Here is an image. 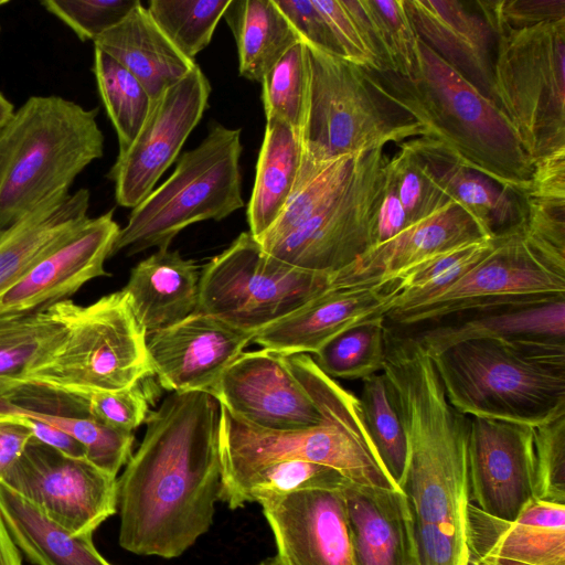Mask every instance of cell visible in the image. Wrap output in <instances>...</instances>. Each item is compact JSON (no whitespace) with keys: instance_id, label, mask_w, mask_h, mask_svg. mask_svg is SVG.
I'll list each match as a JSON object with an SVG mask.
<instances>
[{"instance_id":"cell-1","label":"cell","mask_w":565,"mask_h":565,"mask_svg":"<svg viewBox=\"0 0 565 565\" xmlns=\"http://www.w3.org/2000/svg\"><path fill=\"white\" fill-rule=\"evenodd\" d=\"M117 479L119 544L174 558L205 534L218 500L221 404L209 391L171 392Z\"/></svg>"},{"instance_id":"cell-2","label":"cell","mask_w":565,"mask_h":565,"mask_svg":"<svg viewBox=\"0 0 565 565\" xmlns=\"http://www.w3.org/2000/svg\"><path fill=\"white\" fill-rule=\"evenodd\" d=\"M382 371L409 440L403 491L420 565H470V418L450 405L430 356L416 341L386 330Z\"/></svg>"},{"instance_id":"cell-3","label":"cell","mask_w":565,"mask_h":565,"mask_svg":"<svg viewBox=\"0 0 565 565\" xmlns=\"http://www.w3.org/2000/svg\"><path fill=\"white\" fill-rule=\"evenodd\" d=\"M379 97L403 111L459 163L518 195L533 162L501 109L420 39L413 74L363 70Z\"/></svg>"},{"instance_id":"cell-4","label":"cell","mask_w":565,"mask_h":565,"mask_svg":"<svg viewBox=\"0 0 565 565\" xmlns=\"http://www.w3.org/2000/svg\"><path fill=\"white\" fill-rule=\"evenodd\" d=\"M286 358L324 420L310 428L275 431L252 426L221 406V481L273 461L306 460L329 466L355 484L399 489L366 433L358 396L323 373L309 354Z\"/></svg>"},{"instance_id":"cell-5","label":"cell","mask_w":565,"mask_h":565,"mask_svg":"<svg viewBox=\"0 0 565 565\" xmlns=\"http://www.w3.org/2000/svg\"><path fill=\"white\" fill-rule=\"evenodd\" d=\"M430 359L467 416L536 427L565 415V340L472 339Z\"/></svg>"},{"instance_id":"cell-6","label":"cell","mask_w":565,"mask_h":565,"mask_svg":"<svg viewBox=\"0 0 565 565\" xmlns=\"http://www.w3.org/2000/svg\"><path fill=\"white\" fill-rule=\"evenodd\" d=\"M99 109L31 96L0 126V235L63 194L104 154Z\"/></svg>"},{"instance_id":"cell-7","label":"cell","mask_w":565,"mask_h":565,"mask_svg":"<svg viewBox=\"0 0 565 565\" xmlns=\"http://www.w3.org/2000/svg\"><path fill=\"white\" fill-rule=\"evenodd\" d=\"M242 152L241 129L212 122L200 145L183 152L172 174L132 209L110 256L169 248L186 226L242 209Z\"/></svg>"},{"instance_id":"cell-8","label":"cell","mask_w":565,"mask_h":565,"mask_svg":"<svg viewBox=\"0 0 565 565\" xmlns=\"http://www.w3.org/2000/svg\"><path fill=\"white\" fill-rule=\"evenodd\" d=\"M494 36L493 103L534 162L565 150V19Z\"/></svg>"},{"instance_id":"cell-9","label":"cell","mask_w":565,"mask_h":565,"mask_svg":"<svg viewBox=\"0 0 565 565\" xmlns=\"http://www.w3.org/2000/svg\"><path fill=\"white\" fill-rule=\"evenodd\" d=\"M54 305L66 322L65 339L25 381L85 394L124 390L152 375L146 334L122 290L88 306L71 299Z\"/></svg>"},{"instance_id":"cell-10","label":"cell","mask_w":565,"mask_h":565,"mask_svg":"<svg viewBox=\"0 0 565 565\" xmlns=\"http://www.w3.org/2000/svg\"><path fill=\"white\" fill-rule=\"evenodd\" d=\"M309 64L303 151L316 159L367 152L427 137L413 118L377 96L363 68L306 43Z\"/></svg>"},{"instance_id":"cell-11","label":"cell","mask_w":565,"mask_h":565,"mask_svg":"<svg viewBox=\"0 0 565 565\" xmlns=\"http://www.w3.org/2000/svg\"><path fill=\"white\" fill-rule=\"evenodd\" d=\"M330 278L268 255L243 232L203 266L196 312L255 334L329 289Z\"/></svg>"},{"instance_id":"cell-12","label":"cell","mask_w":565,"mask_h":565,"mask_svg":"<svg viewBox=\"0 0 565 565\" xmlns=\"http://www.w3.org/2000/svg\"><path fill=\"white\" fill-rule=\"evenodd\" d=\"M384 148L354 156L341 190L277 241L262 246L294 267L333 275L373 246L376 212L388 161Z\"/></svg>"},{"instance_id":"cell-13","label":"cell","mask_w":565,"mask_h":565,"mask_svg":"<svg viewBox=\"0 0 565 565\" xmlns=\"http://www.w3.org/2000/svg\"><path fill=\"white\" fill-rule=\"evenodd\" d=\"M495 238L494 248L456 284L422 303L391 310L385 324L407 327L465 310L565 299V269L533 252L515 230Z\"/></svg>"},{"instance_id":"cell-14","label":"cell","mask_w":565,"mask_h":565,"mask_svg":"<svg viewBox=\"0 0 565 565\" xmlns=\"http://www.w3.org/2000/svg\"><path fill=\"white\" fill-rule=\"evenodd\" d=\"M2 483L75 536H93L117 512V477L35 438Z\"/></svg>"},{"instance_id":"cell-15","label":"cell","mask_w":565,"mask_h":565,"mask_svg":"<svg viewBox=\"0 0 565 565\" xmlns=\"http://www.w3.org/2000/svg\"><path fill=\"white\" fill-rule=\"evenodd\" d=\"M210 93V82L196 64L152 102L137 137L107 174L118 205L134 209L151 193L201 120Z\"/></svg>"},{"instance_id":"cell-16","label":"cell","mask_w":565,"mask_h":565,"mask_svg":"<svg viewBox=\"0 0 565 565\" xmlns=\"http://www.w3.org/2000/svg\"><path fill=\"white\" fill-rule=\"evenodd\" d=\"M209 392L232 415L262 429L296 430L324 420L286 355L265 349L242 352Z\"/></svg>"},{"instance_id":"cell-17","label":"cell","mask_w":565,"mask_h":565,"mask_svg":"<svg viewBox=\"0 0 565 565\" xmlns=\"http://www.w3.org/2000/svg\"><path fill=\"white\" fill-rule=\"evenodd\" d=\"M468 471L471 503L512 521L534 498V427L470 417Z\"/></svg>"},{"instance_id":"cell-18","label":"cell","mask_w":565,"mask_h":565,"mask_svg":"<svg viewBox=\"0 0 565 565\" xmlns=\"http://www.w3.org/2000/svg\"><path fill=\"white\" fill-rule=\"evenodd\" d=\"M343 488H317L262 499L279 565H355Z\"/></svg>"},{"instance_id":"cell-19","label":"cell","mask_w":565,"mask_h":565,"mask_svg":"<svg viewBox=\"0 0 565 565\" xmlns=\"http://www.w3.org/2000/svg\"><path fill=\"white\" fill-rule=\"evenodd\" d=\"M254 334L195 312L146 337L152 375L170 392L210 391Z\"/></svg>"},{"instance_id":"cell-20","label":"cell","mask_w":565,"mask_h":565,"mask_svg":"<svg viewBox=\"0 0 565 565\" xmlns=\"http://www.w3.org/2000/svg\"><path fill=\"white\" fill-rule=\"evenodd\" d=\"M119 225L113 210L81 225L0 295V315L29 313L70 299L87 281L109 276L110 257Z\"/></svg>"},{"instance_id":"cell-21","label":"cell","mask_w":565,"mask_h":565,"mask_svg":"<svg viewBox=\"0 0 565 565\" xmlns=\"http://www.w3.org/2000/svg\"><path fill=\"white\" fill-rule=\"evenodd\" d=\"M401 292L398 280L330 288L254 334V343L282 355L316 354L332 338L359 323L385 318Z\"/></svg>"},{"instance_id":"cell-22","label":"cell","mask_w":565,"mask_h":565,"mask_svg":"<svg viewBox=\"0 0 565 565\" xmlns=\"http://www.w3.org/2000/svg\"><path fill=\"white\" fill-rule=\"evenodd\" d=\"M487 237L472 216L452 199L409 224L393 238L374 245L331 275L330 288L374 286L395 280L419 263Z\"/></svg>"},{"instance_id":"cell-23","label":"cell","mask_w":565,"mask_h":565,"mask_svg":"<svg viewBox=\"0 0 565 565\" xmlns=\"http://www.w3.org/2000/svg\"><path fill=\"white\" fill-rule=\"evenodd\" d=\"M478 565H565V504L533 498L512 521L469 508Z\"/></svg>"},{"instance_id":"cell-24","label":"cell","mask_w":565,"mask_h":565,"mask_svg":"<svg viewBox=\"0 0 565 565\" xmlns=\"http://www.w3.org/2000/svg\"><path fill=\"white\" fill-rule=\"evenodd\" d=\"M0 415L29 417L65 431L84 447L87 460L115 477L132 455L134 433L96 420L83 394L21 382L0 394Z\"/></svg>"},{"instance_id":"cell-25","label":"cell","mask_w":565,"mask_h":565,"mask_svg":"<svg viewBox=\"0 0 565 565\" xmlns=\"http://www.w3.org/2000/svg\"><path fill=\"white\" fill-rule=\"evenodd\" d=\"M386 328L416 341L429 356L472 339L565 340V299L478 308L413 326Z\"/></svg>"},{"instance_id":"cell-26","label":"cell","mask_w":565,"mask_h":565,"mask_svg":"<svg viewBox=\"0 0 565 565\" xmlns=\"http://www.w3.org/2000/svg\"><path fill=\"white\" fill-rule=\"evenodd\" d=\"M355 565H420L408 499L399 489H342Z\"/></svg>"},{"instance_id":"cell-27","label":"cell","mask_w":565,"mask_h":565,"mask_svg":"<svg viewBox=\"0 0 565 565\" xmlns=\"http://www.w3.org/2000/svg\"><path fill=\"white\" fill-rule=\"evenodd\" d=\"M419 39L493 102L494 36L457 0H405Z\"/></svg>"},{"instance_id":"cell-28","label":"cell","mask_w":565,"mask_h":565,"mask_svg":"<svg viewBox=\"0 0 565 565\" xmlns=\"http://www.w3.org/2000/svg\"><path fill=\"white\" fill-rule=\"evenodd\" d=\"M200 267L178 250L157 249L130 271L121 289L146 337L198 311Z\"/></svg>"},{"instance_id":"cell-29","label":"cell","mask_w":565,"mask_h":565,"mask_svg":"<svg viewBox=\"0 0 565 565\" xmlns=\"http://www.w3.org/2000/svg\"><path fill=\"white\" fill-rule=\"evenodd\" d=\"M93 43L94 47L128 70L143 85L152 100L158 99L196 65L177 50L141 2Z\"/></svg>"},{"instance_id":"cell-30","label":"cell","mask_w":565,"mask_h":565,"mask_svg":"<svg viewBox=\"0 0 565 565\" xmlns=\"http://www.w3.org/2000/svg\"><path fill=\"white\" fill-rule=\"evenodd\" d=\"M90 193L55 196L0 235V295L88 220Z\"/></svg>"},{"instance_id":"cell-31","label":"cell","mask_w":565,"mask_h":565,"mask_svg":"<svg viewBox=\"0 0 565 565\" xmlns=\"http://www.w3.org/2000/svg\"><path fill=\"white\" fill-rule=\"evenodd\" d=\"M416 141L439 190L469 213L487 237L518 226L522 215L520 195L462 166L434 139L419 137Z\"/></svg>"},{"instance_id":"cell-32","label":"cell","mask_w":565,"mask_h":565,"mask_svg":"<svg viewBox=\"0 0 565 565\" xmlns=\"http://www.w3.org/2000/svg\"><path fill=\"white\" fill-rule=\"evenodd\" d=\"M302 151L300 132L278 119L266 118L247 205L248 232L256 239L267 232L285 209L299 173Z\"/></svg>"},{"instance_id":"cell-33","label":"cell","mask_w":565,"mask_h":565,"mask_svg":"<svg viewBox=\"0 0 565 565\" xmlns=\"http://www.w3.org/2000/svg\"><path fill=\"white\" fill-rule=\"evenodd\" d=\"M0 510L18 550L34 565H113L97 551L93 536L72 535L3 483Z\"/></svg>"},{"instance_id":"cell-34","label":"cell","mask_w":565,"mask_h":565,"mask_svg":"<svg viewBox=\"0 0 565 565\" xmlns=\"http://www.w3.org/2000/svg\"><path fill=\"white\" fill-rule=\"evenodd\" d=\"M224 18L236 41L239 75L253 82L302 41L274 0H231Z\"/></svg>"},{"instance_id":"cell-35","label":"cell","mask_w":565,"mask_h":565,"mask_svg":"<svg viewBox=\"0 0 565 565\" xmlns=\"http://www.w3.org/2000/svg\"><path fill=\"white\" fill-rule=\"evenodd\" d=\"M66 332L55 305L29 313L0 315V394L44 364Z\"/></svg>"},{"instance_id":"cell-36","label":"cell","mask_w":565,"mask_h":565,"mask_svg":"<svg viewBox=\"0 0 565 565\" xmlns=\"http://www.w3.org/2000/svg\"><path fill=\"white\" fill-rule=\"evenodd\" d=\"M358 398L372 445L386 472L403 491L411 456L409 440L385 373L382 371L362 380Z\"/></svg>"},{"instance_id":"cell-37","label":"cell","mask_w":565,"mask_h":565,"mask_svg":"<svg viewBox=\"0 0 565 565\" xmlns=\"http://www.w3.org/2000/svg\"><path fill=\"white\" fill-rule=\"evenodd\" d=\"M355 154L316 159L302 151L292 192L281 214L257 239L260 246L282 237L326 205L343 186Z\"/></svg>"},{"instance_id":"cell-38","label":"cell","mask_w":565,"mask_h":565,"mask_svg":"<svg viewBox=\"0 0 565 565\" xmlns=\"http://www.w3.org/2000/svg\"><path fill=\"white\" fill-rule=\"evenodd\" d=\"M92 71L103 105L117 134L118 153H121L137 137L153 100L128 70L96 47Z\"/></svg>"},{"instance_id":"cell-39","label":"cell","mask_w":565,"mask_h":565,"mask_svg":"<svg viewBox=\"0 0 565 565\" xmlns=\"http://www.w3.org/2000/svg\"><path fill=\"white\" fill-rule=\"evenodd\" d=\"M385 318L351 327L316 354L318 367L332 379L364 380L383 370L386 353Z\"/></svg>"},{"instance_id":"cell-40","label":"cell","mask_w":565,"mask_h":565,"mask_svg":"<svg viewBox=\"0 0 565 565\" xmlns=\"http://www.w3.org/2000/svg\"><path fill=\"white\" fill-rule=\"evenodd\" d=\"M495 242L492 237L463 244L403 271L396 278L401 292L393 309L416 306L441 294L483 259Z\"/></svg>"},{"instance_id":"cell-41","label":"cell","mask_w":565,"mask_h":565,"mask_svg":"<svg viewBox=\"0 0 565 565\" xmlns=\"http://www.w3.org/2000/svg\"><path fill=\"white\" fill-rule=\"evenodd\" d=\"M231 0H151L147 10L186 58L194 61L211 42Z\"/></svg>"},{"instance_id":"cell-42","label":"cell","mask_w":565,"mask_h":565,"mask_svg":"<svg viewBox=\"0 0 565 565\" xmlns=\"http://www.w3.org/2000/svg\"><path fill=\"white\" fill-rule=\"evenodd\" d=\"M260 83L266 118L278 119L302 136L309 97V64L305 42L291 46Z\"/></svg>"},{"instance_id":"cell-43","label":"cell","mask_w":565,"mask_h":565,"mask_svg":"<svg viewBox=\"0 0 565 565\" xmlns=\"http://www.w3.org/2000/svg\"><path fill=\"white\" fill-rule=\"evenodd\" d=\"M359 4L384 70L409 78L416 64L419 36L405 0H359Z\"/></svg>"},{"instance_id":"cell-44","label":"cell","mask_w":565,"mask_h":565,"mask_svg":"<svg viewBox=\"0 0 565 565\" xmlns=\"http://www.w3.org/2000/svg\"><path fill=\"white\" fill-rule=\"evenodd\" d=\"M386 174L404 207L407 226L439 209L450 198L438 188L416 138L398 145L388 158Z\"/></svg>"},{"instance_id":"cell-45","label":"cell","mask_w":565,"mask_h":565,"mask_svg":"<svg viewBox=\"0 0 565 565\" xmlns=\"http://www.w3.org/2000/svg\"><path fill=\"white\" fill-rule=\"evenodd\" d=\"M326 19L340 55L371 72H384L359 0H312Z\"/></svg>"},{"instance_id":"cell-46","label":"cell","mask_w":565,"mask_h":565,"mask_svg":"<svg viewBox=\"0 0 565 565\" xmlns=\"http://www.w3.org/2000/svg\"><path fill=\"white\" fill-rule=\"evenodd\" d=\"M139 0H44L43 8L85 42L117 25Z\"/></svg>"},{"instance_id":"cell-47","label":"cell","mask_w":565,"mask_h":565,"mask_svg":"<svg viewBox=\"0 0 565 565\" xmlns=\"http://www.w3.org/2000/svg\"><path fill=\"white\" fill-rule=\"evenodd\" d=\"M534 498L565 504V415L534 427Z\"/></svg>"},{"instance_id":"cell-48","label":"cell","mask_w":565,"mask_h":565,"mask_svg":"<svg viewBox=\"0 0 565 565\" xmlns=\"http://www.w3.org/2000/svg\"><path fill=\"white\" fill-rule=\"evenodd\" d=\"M90 415L111 428L132 433L146 422L148 399L139 383L118 391H95L83 394Z\"/></svg>"},{"instance_id":"cell-49","label":"cell","mask_w":565,"mask_h":565,"mask_svg":"<svg viewBox=\"0 0 565 565\" xmlns=\"http://www.w3.org/2000/svg\"><path fill=\"white\" fill-rule=\"evenodd\" d=\"M475 4L489 26L523 29L565 19V0H477Z\"/></svg>"},{"instance_id":"cell-50","label":"cell","mask_w":565,"mask_h":565,"mask_svg":"<svg viewBox=\"0 0 565 565\" xmlns=\"http://www.w3.org/2000/svg\"><path fill=\"white\" fill-rule=\"evenodd\" d=\"M300 39L340 55L329 25L312 0H274Z\"/></svg>"},{"instance_id":"cell-51","label":"cell","mask_w":565,"mask_h":565,"mask_svg":"<svg viewBox=\"0 0 565 565\" xmlns=\"http://www.w3.org/2000/svg\"><path fill=\"white\" fill-rule=\"evenodd\" d=\"M521 196L565 205V150L534 162L527 191Z\"/></svg>"},{"instance_id":"cell-52","label":"cell","mask_w":565,"mask_h":565,"mask_svg":"<svg viewBox=\"0 0 565 565\" xmlns=\"http://www.w3.org/2000/svg\"><path fill=\"white\" fill-rule=\"evenodd\" d=\"M32 438L33 433L23 417L0 415V483Z\"/></svg>"},{"instance_id":"cell-53","label":"cell","mask_w":565,"mask_h":565,"mask_svg":"<svg viewBox=\"0 0 565 565\" xmlns=\"http://www.w3.org/2000/svg\"><path fill=\"white\" fill-rule=\"evenodd\" d=\"M406 226L407 217L404 207L393 182L385 174L383 195L375 217L373 246L393 238Z\"/></svg>"},{"instance_id":"cell-54","label":"cell","mask_w":565,"mask_h":565,"mask_svg":"<svg viewBox=\"0 0 565 565\" xmlns=\"http://www.w3.org/2000/svg\"><path fill=\"white\" fill-rule=\"evenodd\" d=\"M15 416V415H14ZM23 417V416H21ZM30 426L33 438L36 440L57 449L58 451L74 457V458H86V451L84 447L71 435L65 431L55 428L46 423L23 417Z\"/></svg>"},{"instance_id":"cell-55","label":"cell","mask_w":565,"mask_h":565,"mask_svg":"<svg viewBox=\"0 0 565 565\" xmlns=\"http://www.w3.org/2000/svg\"><path fill=\"white\" fill-rule=\"evenodd\" d=\"M0 565H23L21 553L14 544L0 510Z\"/></svg>"},{"instance_id":"cell-56","label":"cell","mask_w":565,"mask_h":565,"mask_svg":"<svg viewBox=\"0 0 565 565\" xmlns=\"http://www.w3.org/2000/svg\"><path fill=\"white\" fill-rule=\"evenodd\" d=\"M13 104L7 99H0V126L13 114Z\"/></svg>"},{"instance_id":"cell-57","label":"cell","mask_w":565,"mask_h":565,"mask_svg":"<svg viewBox=\"0 0 565 565\" xmlns=\"http://www.w3.org/2000/svg\"><path fill=\"white\" fill-rule=\"evenodd\" d=\"M258 565H279V564L276 562V559L274 557V558H267V559L260 562Z\"/></svg>"},{"instance_id":"cell-58","label":"cell","mask_w":565,"mask_h":565,"mask_svg":"<svg viewBox=\"0 0 565 565\" xmlns=\"http://www.w3.org/2000/svg\"><path fill=\"white\" fill-rule=\"evenodd\" d=\"M6 3H8V1H7V0H0V7H1V6H3V4H6Z\"/></svg>"},{"instance_id":"cell-59","label":"cell","mask_w":565,"mask_h":565,"mask_svg":"<svg viewBox=\"0 0 565 565\" xmlns=\"http://www.w3.org/2000/svg\"><path fill=\"white\" fill-rule=\"evenodd\" d=\"M4 95L0 92V99H3Z\"/></svg>"},{"instance_id":"cell-60","label":"cell","mask_w":565,"mask_h":565,"mask_svg":"<svg viewBox=\"0 0 565 565\" xmlns=\"http://www.w3.org/2000/svg\"><path fill=\"white\" fill-rule=\"evenodd\" d=\"M470 565H478V564L475 563L473 561H470Z\"/></svg>"},{"instance_id":"cell-61","label":"cell","mask_w":565,"mask_h":565,"mask_svg":"<svg viewBox=\"0 0 565 565\" xmlns=\"http://www.w3.org/2000/svg\"><path fill=\"white\" fill-rule=\"evenodd\" d=\"M0 32H1V26H0Z\"/></svg>"}]
</instances>
